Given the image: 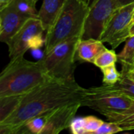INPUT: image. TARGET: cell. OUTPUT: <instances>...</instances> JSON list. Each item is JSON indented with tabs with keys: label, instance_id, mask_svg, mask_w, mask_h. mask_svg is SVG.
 Here are the masks:
<instances>
[{
	"label": "cell",
	"instance_id": "d6986e66",
	"mask_svg": "<svg viewBox=\"0 0 134 134\" xmlns=\"http://www.w3.org/2000/svg\"><path fill=\"white\" fill-rule=\"evenodd\" d=\"M121 73L122 77L120 80L111 86L118 91L126 94L132 99H134V81L129 78L124 72Z\"/></svg>",
	"mask_w": 134,
	"mask_h": 134
},
{
	"label": "cell",
	"instance_id": "603a6c76",
	"mask_svg": "<svg viewBox=\"0 0 134 134\" xmlns=\"http://www.w3.org/2000/svg\"><path fill=\"white\" fill-rule=\"evenodd\" d=\"M69 128L73 134H86L83 126V118L74 119Z\"/></svg>",
	"mask_w": 134,
	"mask_h": 134
},
{
	"label": "cell",
	"instance_id": "3957f363",
	"mask_svg": "<svg viewBox=\"0 0 134 134\" xmlns=\"http://www.w3.org/2000/svg\"><path fill=\"white\" fill-rule=\"evenodd\" d=\"M89 5L90 4L82 0H64L55 21L46 33L45 53L69 38H82Z\"/></svg>",
	"mask_w": 134,
	"mask_h": 134
},
{
	"label": "cell",
	"instance_id": "7402d4cb",
	"mask_svg": "<svg viewBox=\"0 0 134 134\" xmlns=\"http://www.w3.org/2000/svg\"><path fill=\"white\" fill-rule=\"evenodd\" d=\"M122 131V129L117 123L108 121V122H104L95 134H114Z\"/></svg>",
	"mask_w": 134,
	"mask_h": 134
},
{
	"label": "cell",
	"instance_id": "ac0fdd59",
	"mask_svg": "<svg viewBox=\"0 0 134 134\" xmlns=\"http://www.w3.org/2000/svg\"><path fill=\"white\" fill-rule=\"evenodd\" d=\"M122 65H131L134 64V35L126 41V45L122 52L118 55Z\"/></svg>",
	"mask_w": 134,
	"mask_h": 134
},
{
	"label": "cell",
	"instance_id": "9c48e42d",
	"mask_svg": "<svg viewBox=\"0 0 134 134\" xmlns=\"http://www.w3.org/2000/svg\"><path fill=\"white\" fill-rule=\"evenodd\" d=\"M27 16L20 13L13 2L0 9V40L7 44L21 29L27 20Z\"/></svg>",
	"mask_w": 134,
	"mask_h": 134
},
{
	"label": "cell",
	"instance_id": "d4e9b609",
	"mask_svg": "<svg viewBox=\"0 0 134 134\" xmlns=\"http://www.w3.org/2000/svg\"><path fill=\"white\" fill-rule=\"evenodd\" d=\"M134 2V0H116V5H117V9L122 7L124 5H129L130 3Z\"/></svg>",
	"mask_w": 134,
	"mask_h": 134
},
{
	"label": "cell",
	"instance_id": "4fadbf2b",
	"mask_svg": "<svg viewBox=\"0 0 134 134\" xmlns=\"http://www.w3.org/2000/svg\"><path fill=\"white\" fill-rule=\"evenodd\" d=\"M106 118L108 121L117 123L123 131L134 130V99L132 104L127 109L112 113Z\"/></svg>",
	"mask_w": 134,
	"mask_h": 134
},
{
	"label": "cell",
	"instance_id": "30bf717a",
	"mask_svg": "<svg viewBox=\"0 0 134 134\" xmlns=\"http://www.w3.org/2000/svg\"><path fill=\"white\" fill-rule=\"evenodd\" d=\"M81 103H73L60 106L49 111V119L42 134H57L70 127Z\"/></svg>",
	"mask_w": 134,
	"mask_h": 134
},
{
	"label": "cell",
	"instance_id": "5b68a950",
	"mask_svg": "<svg viewBox=\"0 0 134 134\" xmlns=\"http://www.w3.org/2000/svg\"><path fill=\"white\" fill-rule=\"evenodd\" d=\"M133 99L115 90L111 85L84 89L81 100L82 107H88L107 117L127 109Z\"/></svg>",
	"mask_w": 134,
	"mask_h": 134
},
{
	"label": "cell",
	"instance_id": "484cf974",
	"mask_svg": "<svg viewBox=\"0 0 134 134\" xmlns=\"http://www.w3.org/2000/svg\"><path fill=\"white\" fill-rule=\"evenodd\" d=\"M13 0H0V9H2L9 4H10Z\"/></svg>",
	"mask_w": 134,
	"mask_h": 134
},
{
	"label": "cell",
	"instance_id": "7c38bea8",
	"mask_svg": "<svg viewBox=\"0 0 134 134\" xmlns=\"http://www.w3.org/2000/svg\"><path fill=\"white\" fill-rule=\"evenodd\" d=\"M64 0H42L38 12V18L41 20L46 32L55 21L62 9Z\"/></svg>",
	"mask_w": 134,
	"mask_h": 134
},
{
	"label": "cell",
	"instance_id": "ba28073f",
	"mask_svg": "<svg viewBox=\"0 0 134 134\" xmlns=\"http://www.w3.org/2000/svg\"><path fill=\"white\" fill-rule=\"evenodd\" d=\"M89 8L82 38L100 39L108 21L117 9L116 0H93Z\"/></svg>",
	"mask_w": 134,
	"mask_h": 134
},
{
	"label": "cell",
	"instance_id": "8992f818",
	"mask_svg": "<svg viewBox=\"0 0 134 134\" xmlns=\"http://www.w3.org/2000/svg\"><path fill=\"white\" fill-rule=\"evenodd\" d=\"M46 30L38 17L29 18L21 29L6 44L9 49L10 60L24 57L29 49H37L42 47L46 39L43 35Z\"/></svg>",
	"mask_w": 134,
	"mask_h": 134
},
{
	"label": "cell",
	"instance_id": "5bb4252c",
	"mask_svg": "<svg viewBox=\"0 0 134 134\" xmlns=\"http://www.w3.org/2000/svg\"><path fill=\"white\" fill-rule=\"evenodd\" d=\"M49 111L31 119L23 126L19 133L42 134L49 119Z\"/></svg>",
	"mask_w": 134,
	"mask_h": 134
},
{
	"label": "cell",
	"instance_id": "e0dca14e",
	"mask_svg": "<svg viewBox=\"0 0 134 134\" xmlns=\"http://www.w3.org/2000/svg\"><path fill=\"white\" fill-rule=\"evenodd\" d=\"M118 60V55L115 52L113 49H108L106 48L96 57L93 64L97 68L101 69L103 68L115 64Z\"/></svg>",
	"mask_w": 134,
	"mask_h": 134
},
{
	"label": "cell",
	"instance_id": "cb8c5ba5",
	"mask_svg": "<svg viewBox=\"0 0 134 134\" xmlns=\"http://www.w3.org/2000/svg\"><path fill=\"white\" fill-rule=\"evenodd\" d=\"M122 72H124L129 78L134 81V64L131 65H122Z\"/></svg>",
	"mask_w": 134,
	"mask_h": 134
},
{
	"label": "cell",
	"instance_id": "f546056e",
	"mask_svg": "<svg viewBox=\"0 0 134 134\" xmlns=\"http://www.w3.org/2000/svg\"><path fill=\"white\" fill-rule=\"evenodd\" d=\"M37 1H38V0H37Z\"/></svg>",
	"mask_w": 134,
	"mask_h": 134
},
{
	"label": "cell",
	"instance_id": "ffe728a7",
	"mask_svg": "<svg viewBox=\"0 0 134 134\" xmlns=\"http://www.w3.org/2000/svg\"><path fill=\"white\" fill-rule=\"evenodd\" d=\"M100 70L103 73V83L104 85H114L122 77V73L117 70L115 64L103 68Z\"/></svg>",
	"mask_w": 134,
	"mask_h": 134
},
{
	"label": "cell",
	"instance_id": "44dd1931",
	"mask_svg": "<svg viewBox=\"0 0 134 134\" xmlns=\"http://www.w3.org/2000/svg\"><path fill=\"white\" fill-rule=\"evenodd\" d=\"M104 122L103 120L95 116H86L83 118V126L85 133L95 134L96 131Z\"/></svg>",
	"mask_w": 134,
	"mask_h": 134
},
{
	"label": "cell",
	"instance_id": "277c9868",
	"mask_svg": "<svg viewBox=\"0 0 134 134\" xmlns=\"http://www.w3.org/2000/svg\"><path fill=\"white\" fill-rule=\"evenodd\" d=\"M81 37L65 40L47 53L38 60L46 74L52 79L74 80L76 50Z\"/></svg>",
	"mask_w": 134,
	"mask_h": 134
},
{
	"label": "cell",
	"instance_id": "52a82bcc",
	"mask_svg": "<svg viewBox=\"0 0 134 134\" xmlns=\"http://www.w3.org/2000/svg\"><path fill=\"white\" fill-rule=\"evenodd\" d=\"M134 2L117 9L108 21L100 40L108 43L112 49L117 48L131 35Z\"/></svg>",
	"mask_w": 134,
	"mask_h": 134
},
{
	"label": "cell",
	"instance_id": "f1b7e54d",
	"mask_svg": "<svg viewBox=\"0 0 134 134\" xmlns=\"http://www.w3.org/2000/svg\"><path fill=\"white\" fill-rule=\"evenodd\" d=\"M134 24V13H133V24ZM133 24H132V25H133Z\"/></svg>",
	"mask_w": 134,
	"mask_h": 134
},
{
	"label": "cell",
	"instance_id": "83f0119b",
	"mask_svg": "<svg viewBox=\"0 0 134 134\" xmlns=\"http://www.w3.org/2000/svg\"><path fill=\"white\" fill-rule=\"evenodd\" d=\"M82 1H84V2H87L88 4H90V3L91 2V0H82Z\"/></svg>",
	"mask_w": 134,
	"mask_h": 134
},
{
	"label": "cell",
	"instance_id": "4316f807",
	"mask_svg": "<svg viewBox=\"0 0 134 134\" xmlns=\"http://www.w3.org/2000/svg\"><path fill=\"white\" fill-rule=\"evenodd\" d=\"M130 33H131V35H134V24L131 26V30H130Z\"/></svg>",
	"mask_w": 134,
	"mask_h": 134
},
{
	"label": "cell",
	"instance_id": "7a4b0ae2",
	"mask_svg": "<svg viewBox=\"0 0 134 134\" xmlns=\"http://www.w3.org/2000/svg\"><path fill=\"white\" fill-rule=\"evenodd\" d=\"M49 79L38 61L10 60L0 75V97L24 96Z\"/></svg>",
	"mask_w": 134,
	"mask_h": 134
},
{
	"label": "cell",
	"instance_id": "9a60e30c",
	"mask_svg": "<svg viewBox=\"0 0 134 134\" xmlns=\"http://www.w3.org/2000/svg\"><path fill=\"white\" fill-rule=\"evenodd\" d=\"M22 96L0 97V122L5 120L17 107Z\"/></svg>",
	"mask_w": 134,
	"mask_h": 134
},
{
	"label": "cell",
	"instance_id": "2e32d148",
	"mask_svg": "<svg viewBox=\"0 0 134 134\" xmlns=\"http://www.w3.org/2000/svg\"><path fill=\"white\" fill-rule=\"evenodd\" d=\"M37 0H13L12 2L15 8L22 14L29 18L38 17V12L36 9Z\"/></svg>",
	"mask_w": 134,
	"mask_h": 134
},
{
	"label": "cell",
	"instance_id": "6da1fadb",
	"mask_svg": "<svg viewBox=\"0 0 134 134\" xmlns=\"http://www.w3.org/2000/svg\"><path fill=\"white\" fill-rule=\"evenodd\" d=\"M83 87L75 81L49 79L22 96L16 109L2 122V134H17L23 126L35 116L63 105L81 103Z\"/></svg>",
	"mask_w": 134,
	"mask_h": 134
},
{
	"label": "cell",
	"instance_id": "8fae6325",
	"mask_svg": "<svg viewBox=\"0 0 134 134\" xmlns=\"http://www.w3.org/2000/svg\"><path fill=\"white\" fill-rule=\"evenodd\" d=\"M106 47L100 39L81 38L78 43L76 50V59L82 62H94L96 57Z\"/></svg>",
	"mask_w": 134,
	"mask_h": 134
}]
</instances>
